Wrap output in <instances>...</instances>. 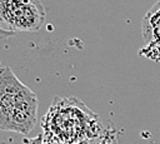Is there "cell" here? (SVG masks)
<instances>
[{"label": "cell", "instance_id": "6da1fadb", "mask_svg": "<svg viewBox=\"0 0 160 144\" xmlns=\"http://www.w3.org/2000/svg\"><path fill=\"white\" fill-rule=\"evenodd\" d=\"M44 144H72L99 138V115L75 96H55L41 121Z\"/></svg>", "mask_w": 160, "mask_h": 144}, {"label": "cell", "instance_id": "7a4b0ae2", "mask_svg": "<svg viewBox=\"0 0 160 144\" xmlns=\"http://www.w3.org/2000/svg\"><path fill=\"white\" fill-rule=\"evenodd\" d=\"M36 94L8 68H0V129L26 135L38 121Z\"/></svg>", "mask_w": 160, "mask_h": 144}, {"label": "cell", "instance_id": "3957f363", "mask_svg": "<svg viewBox=\"0 0 160 144\" xmlns=\"http://www.w3.org/2000/svg\"><path fill=\"white\" fill-rule=\"evenodd\" d=\"M44 21L45 9L39 0H0V39L36 31Z\"/></svg>", "mask_w": 160, "mask_h": 144}, {"label": "cell", "instance_id": "277c9868", "mask_svg": "<svg viewBox=\"0 0 160 144\" xmlns=\"http://www.w3.org/2000/svg\"><path fill=\"white\" fill-rule=\"evenodd\" d=\"M141 34L145 44L139 49V55L151 61L160 63V0L144 15Z\"/></svg>", "mask_w": 160, "mask_h": 144}, {"label": "cell", "instance_id": "5b68a950", "mask_svg": "<svg viewBox=\"0 0 160 144\" xmlns=\"http://www.w3.org/2000/svg\"><path fill=\"white\" fill-rule=\"evenodd\" d=\"M96 144H116V135L114 130L105 129L102 134L99 136V140Z\"/></svg>", "mask_w": 160, "mask_h": 144}, {"label": "cell", "instance_id": "8992f818", "mask_svg": "<svg viewBox=\"0 0 160 144\" xmlns=\"http://www.w3.org/2000/svg\"><path fill=\"white\" fill-rule=\"evenodd\" d=\"M29 144H44V136H42V134H39L36 138H34L32 140H30Z\"/></svg>", "mask_w": 160, "mask_h": 144}, {"label": "cell", "instance_id": "52a82bcc", "mask_svg": "<svg viewBox=\"0 0 160 144\" xmlns=\"http://www.w3.org/2000/svg\"><path fill=\"white\" fill-rule=\"evenodd\" d=\"M72 144H90V140H81L78 143H72Z\"/></svg>", "mask_w": 160, "mask_h": 144}]
</instances>
